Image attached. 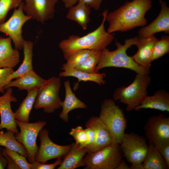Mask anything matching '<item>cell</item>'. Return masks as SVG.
Masks as SVG:
<instances>
[{
  "label": "cell",
  "mask_w": 169,
  "mask_h": 169,
  "mask_svg": "<svg viewBox=\"0 0 169 169\" xmlns=\"http://www.w3.org/2000/svg\"><path fill=\"white\" fill-rule=\"evenodd\" d=\"M152 7L151 0H133L126 1L113 12L107 13L106 21L109 24L107 32H126L137 27L144 26L147 23L146 13Z\"/></svg>",
  "instance_id": "obj_1"
},
{
  "label": "cell",
  "mask_w": 169,
  "mask_h": 169,
  "mask_svg": "<svg viewBox=\"0 0 169 169\" xmlns=\"http://www.w3.org/2000/svg\"><path fill=\"white\" fill-rule=\"evenodd\" d=\"M108 9L105 10L101 14L103 19L100 25L94 31L82 37L75 35L69 36L68 38L61 41L59 48L66 60L77 51L83 49L101 51L110 44L114 36L105 31L104 24Z\"/></svg>",
  "instance_id": "obj_2"
},
{
  "label": "cell",
  "mask_w": 169,
  "mask_h": 169,
  "mask_svg": "<svg viewBox=\"0 0 169 169\" xmlns=\"http://www.w3.org/2000/svg\"><path fill=\"white\" fill-rule=\"evenodd\" d=\"M138 36L126 39L124 44L115 39L116 49L110 51L105 48L100 51L99 61L96 66L95 73H99L102 69L109 67L122 68L131 70L136 73H150V68L139 65L126 53L127 50L132 45H135Z\"/></svg>",
  "instance_id": "obj_3"
},
{
  "label": "cell",
  "mask_w": 169,
  "mask_h": 169,
  "mask_svg": "<svg viewBox=\"0 0 169 169\" xmlns=\"http://www.w3.org/2000/svg\"><path fill=\"white\" fill-rule=\"evenodd\" d=\"M151 80L149 74L137 73L134 80L129 85L120 86L115 90L113 100L125 104L127 111L134 110L147 95V89Z\"/></svg>",
  "instance_id": "obj_4"
},
{
  "label": "cell",
  "mask_w": 169,
  "mask_h": 169,
  "mask_svg": "<svg viewBox=\"0 0 169 169\" xmlns=\"http://www.w3.org/2000/svg\"><path fill=\"white\" fill-rule=\"evenodd\" d=\"M110 132L113 144H119L125 134L126 120L122 109L113 99H106L102 102L98 117Z\"/></svg>",
  "instance_id": "obj_5"
},
{
  "label": "cell",
  "mask_w": 169,
  "mask_h": 169,
  "mask_svg": "<svg viewBox=\"0 0 169 169\" xmlns=\"http://www.w3.org/2000/svg\"><path fill=\"white\" fill-rule=\"evenodd\" d=\"M123 156L119 144H112L87 153L83 160L86 169H116Z\"/></svg>",
  "instance_id": "obj_6"
},
{
  "label": "cell",
  "mask_w": 169,
  "mask_h": 169,
  "mask_svg": "<svg viewBox=\"0 0 169 169\" xmlns=\"http://www.w3.org/2000/svg\"><path fill=\"white\" fill-rule=\"evenodd\" d=\"M59 77L53 76L45 80L38 90L33 105L36 110L43 108L45 113H54L61 107L62 101L59 95L61 86Z\"/></svg>",
  "instance_id": "obj_7"
},
{
  "label": "cell",
  "mask_w": 169,
  "mask_h": 169,
  "mask_svg": "<svg viewBox=\"0 0 169 169\" xmlns=\"http://www.w3.org/2000/svg\"><path fill=\"white\" fill-rule=\"evenodd\" d=\"M20 131L15 134L17 141L25 149L28 155V161L32 163L35 161L39 147L37 139L40 130L47 125L45 121L39 120L33 122H24L16 119Z\"/></svg>",
  "instance_id": "obj_8"
},
{
  "label": "cell",
  "mask_w": 169,
  "mask_h": 169,
  "mask_svg": "<svg viewBox=\"0 0 169 169\" xmlns=\"http://www.w3.org/2000/svg\"><path fill=\"white\" fill-rule=\"evenodd\" d=\"M119 146L123 156L131 164L143 163L148 148L146 139L134 132L125 133Z\"/></svg>",
  "instance_id": "obj_9"
},
{
  "label": "cell",
  "mask_w": 169,
  "mask_h": 169,
  "mask_svg": "<svg viewBox=\"0 0 169 169\" xmlns=\"http://www.w3.org/2000/svg\"><path fill=\"white\" fill-rule=\"evenodd\" d=\"M22 2L18 8H15L11 16L6 21L0 24V32L8 36L13 42L15 49H23L24 40L22 28L24 24L31 19V17L24 13Z\"/></svg>",
  "instance_id": "obj_10"
},
{
  "label": "cell",
  "mask_w": 169,
  "mask_h": 169,
  "mask_svg": "<svg viewBox=\"0 0 169 169\" xmlns=\"http://www.w3.org/2000/svg\"><path fill=\"white\" fill-rule=\"evenodd\" d=\"M49 131L42 128L38 135L40 145L35 161L46 163L50 160L63 157L70 150L71 145H61L53 142L50 139Z\"/></svg>",
  "instance_id": "obj_11"
},
{
  "label": "cell",
  "mask_w": 169,
  "mask_h": 169,
  "mask_svg": "<svg viewBox=\"0 0 169 169\" xmlns=\"http://www.w3.org/2000/svg\"><path fill=\"white\" fill-rule=\"evenodd\" d=\"M23 10L32 19L44 23L54 16L58 0H24Z\"/></svg>",
  "instance_id": "obj_12"
},
{
  "label": "cell",
  "mask_w": 169,
  "mask_h": 169,
  "mask_svg": "<svg viewBox=\"0 0 169 169\" xmlns=\"http://www.w3.org/2000/svg\"><path fill=\"white\" fill-rule=\"evenodd\" d=\"M144 129L149 143L169 139V118L162 114L152 116L148 119Z\"/></svg>",
  "instance_id": "obj_13"
},
{
  "label": "cell",
  "mask_w": 169,
  "mask_h": 169,
  "mask_svg": "<svg viewBox=\"0 0 169 169\" xmlns=\"http://www.w3.org/2000/svg\"><path fill=\"white\" fill-rule=\"evenodd\" d=\"M6 90V92L0 96V130L5 128L7 130L12 131L16 134L19 132L11 103L16 102L17 99L12 94V87Z\"/></svg>",
  "instance_id": "obj_14"
},
{
  "label": "cell",
  "mask_w": 169,
  "mask_h": 169,
  "mask_svg": "<svg viewBox=\"0 0 169 169\" xmlns=\"http://www.w3.org/2000/svg\"><path fill=\"white\" fill-rule=\"evenodd\" d=\"M159 3L161 9L158 16L149 24L143 26L139 30V38L149 37L161 32L169 33V8L163 1Z\"/></svg>",
  "instance_id": "obj_15"
},
{
  "label": "cell",
  "mask_w": 169,
  "mask_h": 169,
  "mask_svg": "<svg viewBox=\"0 0 169 169\" xmlns=\"http://www.w3.org/2000/svg\"><path fill=\"white\" fill-rule=\"evenodd\" d=\"M85 126L93 129L95 134L94 143L92 146L87 150V153L95 151L113 144L110 132L98 117L90 118L86 122Z\"/></svg>",
  "instance_id": "obj_16"
},
{
  "label": "cell",
  "mask_w": 169,
  "mask_h": 169,
  "mask_svg": "<svg viewBox=\"0 0 169 169\" xmlns=\"http://www.w3.org/2000/svg\"><path fill=\"white\" fill-rule=\"evenodd\" d=\"M158 39L154 35L146 38L138 37L135 44L138 50L134 55L131 56L132 59L139 65L150 68L153 48Z\"/></svg>",
  "instance_id": "obj_17"
},
{
  "label": "cell",
  "mask_w": 169,
  "mask_h": 169,
  "mask_svg": "<svg viewBox=\"0 0 169 169\" xmlns=\"http://www.w3.org/2000/svg\"><path fill=\"white\" fill-rule=\"evenodd\" d=\"M152 109L162 111L169 112V93L163 89L159 90L151 96L147 95L141 103L134 110Z\"/></svg>",
  "instance_id": "obj_18"
},
{
  "label": "cell",
  "mask_w": 169,
  "mask_h": 169,
  "mask_svg": "<svg viewBox=\"0 0 169 169\" xmlns=\"http://www.w3.org/2000/svg\"><path fill=\"white\" fill-rule=\"evenodd\" d=\"M11 41L9 37H0V68H13L20 61L18 50L13 48Z\"/></svg>",
  "instance_id": "obj_19"
},
{
  "label": "cell",
  "mask_w": 169,
  "mask_h": 169,
  "mask_svg": "<svg viewBox=\"0 0 169 169\" xmlns=\"http://www.w3.org/2000/svg\"><path fill=\"white\" fill-rule=\"evenodd\" d=\"M45 80L33 70L10 81L5 85L3 89L5 90L10 87H16L19 90H24L28 91L38 89Z\"/></svg>",
  "instance_id": "obj_20"
},
{
  "label": "cell",
  "mask_w": 169,
  "mask_h": 169,
  "mask_svg": "<svg viewBox=\"0 0 169 169\" xmlns=\"http://www.w3.org/2000/svg\"><path fill=\"white\" fill-rule=\"evenodd\" d=\"M64 85L65 91V97L64 101L62 102L61 106L62 110L59 116L63 121L67 123L69 121L68 114L70 111L78 108L86 109L87 106L78 99L73 93L69 80L64 82Z\"/></svg>",
  "instance_id": "obj_21"
},
{
  "label": "cell",
  "mask_w": 169,
  "mask_h": 169,
  "mask_svg": "<svg viewBox=\"0 0 169 169\" xmlns=\"http://www.w3.org/2000/svg\"><path fill=\"white\" fill-rule=\"evenodd\" d=\"M69 151L65 155L63 160L58 169H74L84 166L83 159L87 153V149L80 148L73 143Z\"/></svg>",
  "instance_id": "obj_22"
},
{
  "label": "cell",
  "mask_w": 169,
  "mask_h": 169,
  "mask_svg": "<svg viewBox=\"0 0 169 169\" xmlns=\"http://www.w3.org/2000/svg\"><path fill=\"white\" fill-rule=\"evenodd\" d=\"M69 9L66 18L76 22L84 30L86 29L90 21V8L84 3L78 2L77 5Z\"/></svg>",
  "instance_id": "obj_23"
},
{
  "label": "cell",
  "mask_w": 169,
  "mask_h": 169,
  "mask_svg": "<svg viewBox=\"0 0 169 169\" xmlns=\"http://www.w3.org/2000/svg\"><path fill=\"white\" fill-rule=\"evenodd\" d=\"M63 71L59 73V77L72 76L78 79V83L80 81H93L99 85H102L105 84L104 78L106 76L105 73H90L77 70L73 68L62 66Z\"/></svg>",
  "instance_id": "obj_24"
},
{
  "label": "cell",
  "mask_w": 169,
  "mask_h": 169,
  "mask_svg": "<svg viewBox=\"0 0 169 169\" xmlns=\"http://www.w3.org/2000/svg\"><path fill=\"white\" fill-rule=\"evenodd\" d=\"M33 46V44L31 41L24 40L23 47V58L22 63L18 69L11 74L8 79V82L33 70L32 65Z\"/></svg>",
  "instance_id": "obj_25"
},
{
  "label": "cell",
  "mask_w": 169,
  "mask_h": 169,
  "mask_svg": "<svg viewBox=\"0 0 169 169\" xmlns=\"http://www.w3.org/2000/svg\"><path fill=\"white\" fill-rule=\"evenodd\" d=\"M148 150L143 162L144 169H168L164 159L153 143H149Z\"/></svg>",
  "instance_id": "obj_26"
},
{
  "label": "cell",
  "mask_w": 169,
  "mask_h": 169,
  "mask_svg": "<svg viewBox=\"0 0 169 169\" xmlns=\"http://www.w3.org/2000/svg\"><path fill=\"white\" fill-rule=\"evenodd\" d=\"M38 89L27 91L26 97L21 103L18 108L14 113L15 118L20 121L29 122V115L33 107Z\"/></svg>",
  "instance_id": "obj_27"
},
{
  "label": "cell",
  "mask_w": 169,
  "mask_h": 169,
  "mask_svg": "<svg viewBox=\"0 0 169 169\" xmlns=\"http://www.w3.org/2000/svg\"><path fill=\"white\" fill-rule=\"evenodd\" d=\"M15 133L10 130L4 132L0 130V146L18 152L28 158L27 152L23 146L17 140Z\"/></svg>",
  "instance_id": "obj_28"
},
{
  "label": "cell",
  "mask_w": 169,
  "mask_h": 169,
  "mask_svg": "<svg viewBox=\"0 0 169 169\" xmlns=\"http://www.w3.org/2000/svg\"><path fill=\"white\" fill-rule=\"evenodd\" d=\"M100 54V51L91 50L90 55L84 63L74 68L88 73H95V69L99 61Z\"/></svg>",
  "instance_id": "obj_29"
},
{
  "label": "cell",
  "mask_w": 169,
  "mask_h": 169,
  "mask_svg": "<svg viewBox=\"0 0 169 169\" xmlns=\"http://www.w3.org/2000/svg\"><path fill=\"white\" fill-rule=\"evenodd\" d=\"M169 52V36H162L155 43L152 50L151 62L156 60Z\"/></svg>",
  "instance_id": "obj_30"
},
{
  "label": "cell",
  "mask_w": 169,
  "mask_h": 169,
  "mask_svg": "<svg viewBox=\"0 0 169 169\" xmlns=\"http://www.w3.org/2000/svg\"><path fill=\"white\" fill-rule=\"evenodd\" d=\"M91 50H81L77 51L71 55L66 60L67 62L62 66L75 68L79 66L87 59L90 55Z\"/></svg>",
  "instance_id": "obj_31"
},
{
  "label": "cell",
  "mask_w": 169,
  "mask_h": 169,
  "mask_svg": "<svg viewBox=\"0 0 169 169\" xmlns=\"http://www.w3.org/2000/svg\"><path fill=\"white\" fill-rule=\"evenodd\" d=\"M4 152L9 156L20 169H32V164L26 159V157L15 151L6 148Z\"/></svg>",
  "instance_id": "obj_32"
},
{
  "label": "cell",
  "mask_w": 169,
  "mask_h": 169,
  "mask_svg": "<svg viewBox=\"0 0 169 169\" xmlns=\"http://www.w3.org/2000/svg\"><path fill=\"white\" fill-rule=\"evenodd\" d=\"M23 0H0V24L5 22L7 15L11 9L18 7Z\"/></svg>",
  "instance_id": "obj_33"
},
{
  "label": "cell",
  "mask_w": 169,
  "mask_h": 169,
  "mask_svg": "<svg viewBox=\"0 0 169 169\" xmlns=\"http://www.w3.org/2000/svg\"><path fill=\"white\" fill-rule=\"evenodd\" d=\"M75 140L76 144L80 146L86 143L88 139L87 133L85 129L80 126L72 128L69 132Z\"/></svg>",
  "instance_id": "obj_34"
},
{
  "label": "cell",
  "mask_w": 169,
  "mask_h": 169,
  "mask_svg": "<svg viewBox=\"0 0 169 169\" xmlns=\"http://www.w3.org/2000/svg\"><path fill=\"white\" fill-rule=\"evenodd\" d=\"M153 144L169 167V139L158 141Z\"/></svg>",
  "instance_id": "obj_35"
},
{
  "label": "cell",
  "mask_w": 169,
  "mask_h": 169,
  "mask_svg": "<svg viewBox=\"0 0 169 169\" xmlns=\"http://www.w3.org/2000/svg\"><path fill=\"white\" fill-rule=\"evenodd\" d=\"M61 157L59 158L54 163L47 164L46 163H41L34 161L31 163L32 169H54L58 165H60L62 161Z\"/></svg>",
  "instance_id": "obj_36"
},
{
  "label": "cell",
  "mask_w": 169,
  "mask_h": 169,
  "mask_svg": "<svg viewBox=\"0 0 169 169\" xmlns=\"http://www.w3.org/2000/svg\"><path fill=\"white\" fill-rule=\"evenodd\" d=\"M13 71V68H0V86L3 88L8 82V79Z\"/></svg>",
  "instance_id": "obj_37"
},
{
  "label": "cell",
  "mask_w": 169,
  "mask_h": 169,
  "mask_svg": "<svg viewBox=\"0 0 169 169\" xmlns=\"http://www.w3.org/2000/svg\"><path fill=\"white\" fill-rule=\"evenodd\" d=\"M88 137L87 141L84 144L79 146L80 148H84L87 150L91 148L93 146L95 139V132L93 129L90 128L86 127L85 129Z\"/></svg>",
  "instance_id": "obj_38"
},
{
  "label": "cell",
  "mask_w": 169,
  "mask_h": 169,
  "mask_svg": "<svg viewBox=\"0 0 169 169\" xmlns=\"http://www.w3.org/2000/svg\"><path fill=\"white\" fill-rule=\"evenodd\" d=\"M103 0H79L78 2H82L95 10H99L100 7Z\"/></svg>",
  "instance_id": "obj_39"
},
{
  "label": "cell",
  "mask_w": 169,
  "mask_h": 169,
  "mask_svg": "<svg viewBox=\"0 0 169 169\" xmlns=\"http://www.w3.org/2000/svg\"><path fill=\"white\" fill-rule=\"evenodd\" d=\"M3 155L6 158L7 161V165L6 168L8 169H20V168L15 163L13 160L8 155L6 154L4 152H3Z\"/></svg>",
  "instance_id": "obj_40"
},
{
  "label": "cell",
  "mask_w": 169,
  "mask_h": 169,
  "mask_svg": "<svg viewBox=\"0 0 169 169\" xmlns=\"http://www.w3.org/2000/svg\"><path fill=\"white\" fill-rule=\"evenodd\" d=\"M4 150V148L0 146V169H5L7 165V160L3 154Z\"/></svg>",
  "instance_id": "obj_41"
},
{
  "label": "cell",
  "mask_w": 169,
  "mask_h": 169,
  "mask_svg": "<svg viewBox=\"0 0 169 169\" xmlns=\"http://www.w3.org/2000/svg\"><path fill=\"white\" fill-rule=\"evenodd\" d=\"M64 7L67 8L74 6L78 3L79 0H61Z\"/></svg>",
  "instance_id": "obj_42"
},
{
  "label": "cell",
  "mask_w": 169,
  "mask_h": 169,
  "mask_svg": "<svg viewBox=\"0 0 169 169\" xmlns=\"http://www.w3.org/2000/svg\"><path fill=\"white\" fill-rule=\"evenodd\" d=\"M116 169H130V166L123 159H122Z\"/></svg>",
  "instance_id": "obj_43"
},
{
  "label": "cell",
  "mask_w": 169,
  "mask_h": 169,
  "mask_svg": "<svg viewBox=\"0 0 169 169\" xmlns=\"http://www.w3.org/2000/svg\"><path fill=\"white\" fill-rule=\"evenodd\" d=\"M130 167V169H144L143 163L131 164Z\"/></svg>",
  "instance_id": "obj_44"
},
{
  "label": "cell",
  "mask_w": 169,
  "mask_h": 169,
  "mask_svg": "<svg viewBox=\"0 0 169 169\" xmlns=\"http://www.w3.org/2000/svg\"><path fill=\"white\" fill-rule=\"evenodd\" d=\"M3 87L0 86V92L4 93V91Z\"/></svg>",
  "instance_id": "obj_45"
},
{
  "label": "cell",
  "mask_w": 169,
  "mask_h": 169,
  "mask_svg": "<svg viewBox=\"0 0 169 169\" xmlns=\"http://www.w3.org/2000/svg\"><path fill=\"white\" fill-rule=\"evenodd\" d=\"M163 1V0H159V3Z\"/></svg>",
  "instance_id": "obj_46"
}]
</instances>
